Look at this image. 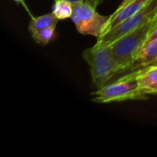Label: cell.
Here are the masks:
<instances>
[{"label": "cell", "instance_id": "1", "mask_svg": "<svg viewBox=\"0 0 157 157\" xmlns=\"http://www.w3.org/2000/svg\"><path fill=\"white\" fill-rule=\"evenodd\" d=\"M155 22V19H153L109 44L111 48L120 74L132 71L135 57L143 45L146 42Z\"/></svg>", "mask_w": 157, "mask_h": 157}, {"label": "cell", "instance_id": "2", "mask_svg": "<svg viewBox=\"0 0 157 157\" xmlns=\"http://www.w3.org/2000/svg\"><path fill=\"white\" fill-rule=\"evenodd\" d=\"M83 58L89 66L92 83L97 89L109 84L116 75H120L111 48L107 43L97 40L93 47L84 51Z\"/></svg>", "mask_w": 157, "mask_h": 157}, {"label": "cell", "instance_id": "3", "mask_svg": "<svg viewBox=\"0 0 157 157\" xmlns=\"http://www.w3.org/2000/svg\"><path fill=\"white\" fill-rule=\"evenodd\" d=\"M138 70L131 71L124 76L118 78L112 83H109L103 87L97 89L92 95V101L97 103L121 102L127 100H144L148 96L144 94L137 83Z\"/></svg>", "mask_w": 157, "mask_h": 157}, {"label": "cell", "instance_id": "4", "mask_svg": "<svg viewBox=\"0 0 157 157\" xmlns=\"http://www.w3.org/2000/svg\"><path fill=\"white\" fill-rule=\"evenodd\" d=\"M96 9V7L85 1L74 4L71 19L79 33L97 38L103 34L109 16H102Z\"/></svg>", "mask_w": 157, "mask_h": 157}, {"label": "cell", "instance_id": "5", "mask_svg": "<svg viewBox=\"0 0 157 157\" xmlns=\"http://www.w3.org/2000/svg\"><path fill=\"white\" fill-rule=\"evenodd\" d=\"M157 15V0H152L144 8L138 11L131 17L125 19L120 25L110 29L106 34L98 38V41H102L107 44H110L114 40H118L121 36L137 29L144 26L145 23L155 19Z\"/></svg>", "mask_w": 157, "mask_h": 157}, {"label": "cell", "instance_id": "6", "mask_svg": "<svg viewBox=\"0 0 157 157\" xmlns=\"http://www.w3.org/2000/svg\"><path fill=\"white\" fill-rule=\"evenodd\" d=\"M152 0H135L133 2L126 5L125 6H123L121 9H116V11L112 15L109 16V19L105 26L102 35L106 34L110 29H114L115 27L120 25L121 22H123L125 19H127V18L131 17L132 16H133L134 14H136L138 11H140L142 8H144Z\"/></svg>", "mask_w": 157, "mask_h": 157}, {"label": "cell", "instance_id": "7", "mask_svg": "<svg viewBox=\"0 0 157 157\" xmlns=\"http://www.w3.org/2000/svg\"><path fill=\"white\" fill-rule=\"evenodd\" d=\"M150 65H157V38L147 40L143 45L135 57L132 71Z\"/></svg>", "mask_w": 157, "mask_h": 157}, {"label": "cell", "instance_id": "8", "mask_svg": "<svg viewBox=\"0 0 157 157\" xmlns=\"http://www.w3.org/2000/svg\"><path fill=\"white\" fill-rule=\"evenodd\" d=\"M137 83L140 90L146 96L157 95V65L139 69Z\"/></svg>", "mask_w": 157, "mask_h": 157}, {"label": "cell", "instance_id": "9", "mask_svg": "<svg viewBox=\"0 0 157 157\" xmlns=\"http://www.w3.org/2000/svg\"><path fill=\"white\" fill-rule=\"evenodd\" d=\"M58 18L55 17V15L51 12L47 13L39 17H31V20L29 24V30L30 33L35 32L40 29L52 26V25H57Z\"/></svg>", "mask_w": 157, "mask_h": 157}, {"label": "cell", "instance_id": "10", "mask_svg": "<svg viewBox=\"0 0 157 157\" xmlns=\"http://www.w3.org/2000/svg\"><path fill=\"white\" fill-rule=\"evenodd\" d=\"M74 4L69 0H54L52 13L59 20L71 18L73 14Z\"/></svg>", "mask_w": 157, "mask_h": 157}, {"label": "cell", "instance_id": "11", "mask_svg": "<svg viewBox=\"0 0 157 157\" xmlns=\"http://www.w3.org/2000/svg\"><path fill=\"white\" fill-rule=\"evenodd\" d=\"M55 28H56V25H52V26L40 29L30 34L35 42L40 45H47L51 40L54 39Z\"/></svg>", "mask_w": 157, "mask_h": 157}, {"label": "cell", "instance_id": "12", "mask_svg": "<svg viewBox=\"0 0 157 157\" xmlns=\"http://www.w3.org/2000/svg\"><path fill=\"white\" fill-rule=\"evenodd\" d=\"M155 38H157V21L155 22V24H154V26H153L151 31H150V34H149V36H148L147 40H154V39H155ZM147 40H146V41H147Z\"/></svg>", "mask_w": 157, "mask_h": 157}, {"label": "cell", "instance_id": "13", "mask_svg": "<svg viewBox=\"0 0 157 157\" xmlns=\"http://www.w3.org/2000/svg\"><path fill=\"white\" fill-rule=\"evenodd\" d=\"M105 0H85V2H86V3H88V4H90L91 6H93L94 7H98L101 3H103Z\"/></svg>", "mask_w": 157, "mask_h": 157}, {"label": "cell", "instance_id": "14", "mask_svg": "<svg viewBox=\"0 0 157 157\" xmlns=\"http://www.w3.org/2000/svg\"><path fill=\"white\" fill-rule=\"evenodd\" d=\"M16 3H17V4H19V5H22L23 6V7L26 9V11L30 15V17H33V16L31 15V13H30V11H29V7H28V6H27V4H26V2H25V0H14Z\"/></svg>", "mask_w": 157, "mask_h": 157}, {"label": "cell", "instance_id": "15", "mask_svg": "<svg viewBox=\"0 0 157 157\" xmlns=\"http://www.w3.org/2000/svg\"><path fill=\"white\" fill-rule=\"evenodd\" d=\"M133 1H135V0H122L121 3V5L118 6L117 9H121V8H122L123 6H125L126 5H128V4H130V3H132V2H133Z\"/></svg>", "mask_w": 157, "mask_h": 157}, {"label": "cell", "instance_id": "16", "mask_svg": "<svg viewBox=\"0 0 157 157\" xmlns=\"http://www.w3.org/2000/svg\"><path fill=\"white\" fill-rule=\"evenodd\" d=\"M70 2H72L73 4H75V3H78V2H82V1H85V0H69Z\"/></svg>", "mask_w": 157, "mask_h": 157}, {"label": "cell", "instance_id": "17", "mask_svg": "<svg viewBox=\"0 0 157 157\" xmlns=\"http://www.w3.org/2000/svg\"><path fill=\"white\" fill-rule=\"evenodd\" d=\"M155 21H157V15H156V17H155Z\"/></svg>", "mask_w": 157, "mask_h": 157}]
</instances>
